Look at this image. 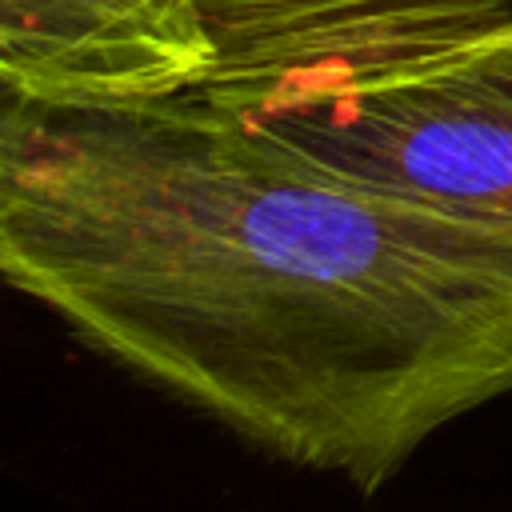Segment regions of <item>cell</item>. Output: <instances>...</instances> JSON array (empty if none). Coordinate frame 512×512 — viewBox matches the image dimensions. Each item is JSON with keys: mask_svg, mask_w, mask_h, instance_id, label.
<instances>
[{"mask_svg": "<svg viewBox=\"0 0 512 512\" xmlns=\"http://www.w3.org/2000/svg\"><path fill=\"white\" fill-rule=\"evenodd\" d=\"M212 104L324 172L512 228V100L448 64L364 88Z\"/></svg>", "mask_w": 512, "mask_h": 512, "instance_id": "7a4b0ae2", "label": "cell"}, {"mask_svg": "<svg viewBox=\"0 0 512 512\" xmlns=\"http://www.w3.org/2000/svg\"><path fill=\"white\" fill-rule=\"evenodd\" d=\"M212 64L204 0H0L4 100L152 104L200 92Z\"/></svg>", "mask_w": 512, "mask_h": 512, "instance_id": "277c9868", "label": "cell"}, {"mask_svg": "<svg viewBox=\"0 0 512 512\" xmlns=\"http://www.w3.org/2000/svg\"><path fill=\"white\" fill-rule=\"evenodd\" d=\"M208 100L364 88L460 60L512 24V0H204Z\"/></svg>", "mask_w": 512, "mask_h": 512, "instance_id": "3957f363", "label": "cell"}, {"mask_svg": "<svg viewBox=\"0 0 512 512\" xmlns=\"http://www.w3.org/2000/svg\"><path fill=\"white\" fill-rule=\"evenodd\" d=\"M448 68H456L460 76L500 92L512 100V24H504L500 32L484 36L480 44H472L460 60H452Z\"/></svg>", "mask_w": 512, "mask_h": 512, "instance_id": "5b68a950", "label": "cell"}, {"mask_svg": "<svg viewBox=\"0 0 512 512\" xmlns=\"http://www.w3.org/2000/svg\"><path fill=\"white\" fill-rule=\"evenodd\" d=\"M0 272L104 360L360 492L512 396V228L324 172L204 92L4 100Z\"/></svg>", "mask_w": 512, "mask_h": 512, "instance_id": "6da1fadb", "label": "cell"}]
</instances>
